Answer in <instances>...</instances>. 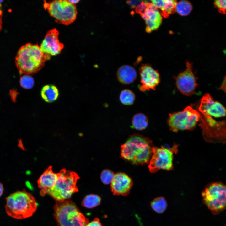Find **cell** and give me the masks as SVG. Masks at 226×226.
Here are the masks:
<instances>
[{"label": "cell", "mask_w": 226, "mask_h": 226, "mask_svg": "<svg viewBox=\"0 0 226 226\" xmlns=\"http://www.w3.org/2000/svg\"><path fill=\"white\" fill-rule=\"evenodd\" d=\"M51 57L44 53L38 45L28 43L19 50L15 57V63L20 74H32L43 68L45 62Z\"/></svg>", "instance_id": "6da1fadb"}, {"label": "cell", "mask_w": 226, "mask_h": 226, "mask_svg": "<svg viewBox=\"0 0 226 226\" xmlns=\"http://www.w3.org/2000/svg\"><path fill=\"white\" fill-rule=\"evenodd\" d=\"M153 147L151 141L148 138L135 134L121 146V157L133 164H144L149 161Z\"/></svg>", "instance_id": "7a4b0ae2"}, {"label": "cell", "mask_w": 226, "mask_h": 226, "mask_svg": "<svg viewBox=\"0 0 226 226\" xmlns=\"http://www.w3.org/2000/svg\"><path fill=\"white\" fill-rule=\"evenodd\" d=\"M6 199L7 214L16 219H23L31 216L37 208L35 198L24 190L12 193Z\"/></svg>", "instance_id": "3957f363"}, {"label": "cell", "mask_w": 226, "mask_h": 226, "mask_svg": "<svg viewBox=\"0 0 226 226\" xmlns=\"http://www.w3.org/2000/svg\"><path fill=\"white\" fill-rule=\"evenodd\" d=\"M54 215L59 226H87L88 219L72 201H56Z\"/></svg>", "instance_id": "277c9868"}, {"label": "cell", "mask_w": 226, "mask_h": 226, "mask_svg": "<svg viewBox=\"0 0 226 226\" xmlns=\"http://www.w3.org/2000/svg\"><path fill=\"white\" fill-rule=\"evenodd\" d=\"M57 175L55 186L46 194L56 201H62L69 198L73 193L78 191L76 183L79 177L75 172L65 169L61 170Z\"/></svg>", "instance_id": "5b68a950"}, {"label": "cell", "mask_w": 226, "mask_h": 226, "mask_svg": "<svg viewBox=\"0 0 226 226\" xmlns=\"http://www.w3.org/2000/svg\"><path fill=\"white\" fill-rule=\"evenodd\" d=\"M203 203L214 215L226 208V185L219 182L208 185L202 193Z\"/></svg>", "instance_id": "8992f818"}, {"label": "cell", "mask_w": 226, "mask_h": 226, "mask_svg": "<svg viewBox=\"0 0 226 226\" xmlns=\"http://www.w3.org/2000/svg\"><path fill=\"white\" fill-rule=\"evenodd\" d=\"M43 7L57 23L68 25L76 18V6L68 0H56L48 2L45 1Z\"/></svg>", "instance_id": "52a82bcc"}, {"label": "cell", "mask_w": 226, "mask_h": 226, "mask_svg": "<svg viewBox=\"0 0 226 226\" xmlns=\"http://www.w3.org/2000/svg\"><path fill=\"white\" fill-rule=\"evenodd\" d=\"M200 118V114L188 106L182 111L170 114L168 123L170 130L176 132L193 129Z\"/></svg>", "instance_id": "ba28073f"}, {"label": "cell", "mask_w": 226, "mask_h": 226, "mask_svg": "<svg viewBox=\"0 0 226 226\" xmlns=\"http://www.w3.org/2000/svg\"><path fill=\"white\" fill-rule=\"evenodd\" d=\"M177 146L169 149L162 147H153L152 155L148 166L150 171L154 173L160 169L170 170L173 169V154L177 151Z\"/></svg>", "instance_id": "9c48e42d"}, {"label": "cell", "mask_w": 226, "mask_h": 226, "mask_svg": "<svg viewBox=\"0 0 226 226\" xmlns=\"http://www.w3.org/2000/svg\"><path fill=\"white\" fill-rule=\"evenodd\" d=\"M186 64L185 70L180 73L176 78V85L183 94L191 96L195 93L197 84L192 72V64L189 61H187Z\"/></svg>", "instance_id": "30bf717a"}, {"label": "cell", "mask_w": 226, "mask_h": 226, "mask_svg": "<svg viewBox=\"0 0 226 226\" xmlns=\"http://www.w3.org/2000/svg\"><path fill=\"white\" fill-rule=\"evenodd\" d=\"M198 110L204 116L220 117L226 115L225 108L219 102L214 101L208 93L201 99Z\"/></svg>", "instance_id": "8fae6325"}, {"label": "cell", "mask_w": 226, "mask_h": 226, "mask_svg": "<svg viewBox=\"0 0 226 226\" xmlns=\"http://www.w3.org/2000/svg\"><path fill=\"white\" fill-rule=\"evenodd\" d=\"M141 78L140 91L144 92L151 89L155 90L159 84L160 77L158 71L148 64H142L139 70Z\"/></svg>", "instance_id": "7c38bea8"}, {"label": "cell", "mask_w": 226, "mask_h": 226, "mask_svg": "<svg viewBox=\"0 0 226 226\" xmlns=\"http://www.w3.org/2000/svg\"><path fill=\"white\" fill-rule=\"evenodd\" d=\"M59 32L54 28L48 31L41 42L40 48L43 52L50 56L60 53L63 48V44L58 39Z\"/></svg>", "instance_id": "4fadbf2b"}, {"label": "cell", "mask_w": 226, "mask_h": 226, "mask_svg": "<svg viewBox=\"0 0 226 226\" xmlns=\"http://www.w3.org/2000/svg\"><path fill=\"white\" fill-rule=\"evenodd\" d=\"M140 15L145 21L146 31L147 33L157 29L162 23V15L151 3H147L145 9Z\"/></svg>", "instance_id": "5bb4252c"}, {"label": "cell", "mask_w": 226, "mask_h": 226, "mask_svg": "<svg viewBox=\"0 0 226 226\" xmlns=\"http://www.w3.org/2000/svg\"><path fill=\"white\" fill-rule=\"evenodd\" d=\"M133 185L132 179L124 173L115 174L111 183V189L114 195L126 196L129 194Z\"/></svg>", "instance_id": "9a60e30c"}, {"label": "cell", "mask_w": 226, "mask_h": 226, "mask_svg": "<svg viewBox=\"0 0 226 226\" xmlns=\"http://www.w3.org/2000/svg\"><path fill=\"white\" fill-rule=\"evenodd\" d=\"M58 175L53 172L51 166L49 167L40 176L38 180L39 187L41 189L40 195L44 196L55 186Z\"/></svg>", "instance_id": "2e32d148"}, {"label": "cell", "mask_w": 226, "mask_h": 226, "mask_svg": "<svg viewBox=\"0 0 226 226\" xmlns=\"http://www.w3.org/2000/svg\"><path fill=\"white\" fill-rule=\"evenodd\" d=\"M137 72L132 66L124 65L121 66L117 73L118 81L121 83L129 84L133 83L136 78Z\"/></svg>", "instance_id": "e0dca14e"}, {"label": "cell", "mask_w": 226, "mask_h": 226, "mask_svg": "<svg viewBox=\"0 0 226 226\" xmlns=\"http://www.w3.org/2000/svg\"><path fill=\"white\" fill-rule=\"evenodd\" d=\"M151 3L156 7L161 15L164 18L168 17L170 14L176 12L177 3L174 0H151Z\"/></svg>", "instance_id": "ac0fdd59"}, {"label": "cell", "mask_w": 226, "mask_h": 226, "mask_svg": "<svg viewBox=\"0 0 226 226\" xmlns=\"http://www.w3.org/2000/svg\"><path fill=\"white\" fill-rule=\"evenodd\" d=\"M59 93L57 88L53 84H47L43 87L40 91L41 98L45 102L51 103L58 98Z\"/></svg>", "instance_id": "d6986e66"}, {"label": "cell", "mask_w": 226, "mask_h": 226, "mask_svg": "<svg viewBox=\"0 0 226 226\" xmlns=\"http://www.w3.org/2000/svg\"><path fill=\"white\" fill-rule=\"evenodd\" d=\"M148 120L147 116L142 113H138L133 116L132 124L135 129L141 131L145 129L148 126Z\"/></svg>", "instance_id": "ffe728a7"}, {"label": "cell", "mask_w": 226, "mask_h": 226, "mask_svg": "<svg viewBox=\"0 0 226 226\" xmlns=\"http://www.w3.org/2000/svg\"><path fill=\"white\" fill-rule=\"evenodd\" d=\"M135 99L134 92L128 89H125L121 92L119 99L121 103L125 105H130L133 104Z\"/></svg>", "instance_id": "44dd1931"}, {"label": "cell", "mask_w": 226, "mask_h": 226, "mask_svg": "<svg viewBox=\"0 0 226 226\" xmlns=\"http://www.w3.org/2000/svg\"><path fill=\"white\" fill-rule=\"evenodd\" d=\"M151 206L156 213H161L166 209L167 204L165 199L163 197H159L154 199L151 202Z\"/></svg>", "instance_id": "7402d4cb"}, {"label": "cell", "mask_w": 226, "mask_h": 226, "mask_svg": "<svg viewBox=\"0 0 226 226\" xmlns=\"http://www.w3.org/2000/svg\"><path fill=\"white\" fill-rule=\"evenodd\" d=\"M100 197L96 195L89 194L86 196L82 202L83 207L88 208H91L98 205L100 203Z\"/></svg>", "instance_id": "603a6c76"}, {"label": "cell", "mask_w": 226, "mask_h": 226, "mask_svg": "<svg viewBox=\"0 0 226 226\" xmlns=\"http://www.w3.org/2000/svg\"><path fill=\"white\" fill-rule=\"evenodd\" d=\"M192 8V6L189 2L181 0L177 2L176 11L181 15L187 16L190 13Z\"/></svg>", "instance_id": "cb8c5ba5"}, {"label": "cell", "mask_w": 226, "mask_h": 226, "mask_svg": "<svg viewBox=\"0 0 226 226\" xmlns=\"http://www.w3.org/2000/svg\"><path fill=\"white\" fill-rule=\"evenodd\" d=\"M20 83L23 88L30 89L33 87L34 80L33 78L29 75H24L20 78Z\"/></svg>", "instance_id": "d4e9b609"}, {"label": "cell", "mask_w": 226, "mask_h": 226, "mask_svg": "<svg viewBox=\"0 0 226 226\" xmlns=\"http://www.w3.org/2000/svg\"><path fill=\"white\" fill-rule=\"evenodd\" d=\"M115 175L112 171L108 169H105L101 174V180L105 184H109L112 181Z\"/></svg>", "instance_id": "484cf974"}, {"label": "cell", "mask_w": 226, "mask_h": 226, "mask_svg": "<svg viewBox=\"0 0 226 226\" xmlns=\"http://www.w3.org/2000/svg\"><path fill=\"white\" fill-rule=\"evenodd\" d=\"M214 4L220 13L226 14V0H215Z\"/></svg>", "instance_id": "4316f807"}, {"label": "cell", "mask_w": 226, "mask_h": 226, "mask_svg": "<svg viewBox=\"0 0 226 226\" xmlns=\"http://www.w3.org/2000/svg\"><path fill=\"white\" fill-rule=\"evenodd\" d=\"M147 3L146 2V1L145 2L143 1L140 3L136 7L135 9L136 12L140 15L142 14L144 12L147 7Z\"/></svg>", "instance_id": "83f0119b"}, {"label": "cell", "mask_w": 226, "mask_h": 226, "mask_svg": "<svg viewBox=\"0 0 226 226\" xmlns=\"http://www.w3.org/2000/svg\"><path fill=\"white\" fill-rule=\"evenodd\" d=\"M87 226H102L99 219L95 218L93 221L89 223Z\"/></svg>", "instance_id": "f1b7e54d"}, {"label": "cell", "mask_w": 226, "mask_h": 226, "mask_svg": "<svg viewBox=\"0 0 226 226\" xmlns=\"http://www.w3.org/2000/svg\"><path fill=\"white\" fill-rule=\"evenodd\" d=\"M139 1H127L126 2V3L130 6L131 8H136V6L139 2H140Z\"/></svg>", "instance_id": "f546056e"}, {"label": "cell", "mask_w": 226, "mask_h": 226, "mask_svg": "<svg viewBox=\"0 0 226 226\" xmlns=\"http://www.w3.org/2000/svg\"><path fill=\"white\" fill-rule=\"evenodd\" d=\"M4 191V188L2 183L0 182V197L3 194Z\"/></svg>", "instance_id": "4dcf8cb0"}, {"label": "cell", "mask_w": 226, "mask_h": 226, "mask_svg": "<svg viewBox=\"0 0 226 226\" xmlns=\"http://www.w3.org/2000/svg\"><path fill=\"white\" fill-rule=\"evenodd\" d=\"M2 12L0 9V31L2 28Z\"/></svg>", "instance_id": "1f68e13d"}, {"label": "cell", "mask_w": 226, "mask_h": 226, "mask_svg": "<svg viewBox=\"0 0 226 226\" xmlns=\"http://www.w3.org/2000/svg\"><path fill=\"white\" fill-rule=\"evenodd\" d=\"M70 3H71L75 4L78 3V2H79V0H68Z\"/></svg>", "instance_id": "d6a6232c"}, {"label": "cell", "mask_w": 226, "mask_h": 226, "mask_svg": "<svg viewBox=\"0 0 226 226\" xmlns=\"http://www.w3.org/2000/svg\"><path fill=\"white\" fill-rule=\"evenodd\" d=\"M3 1L2 0H0V4L2 3V2Z\"/></svg>", "instance_id": "836d02e7"}]
</instances>
